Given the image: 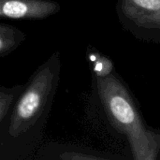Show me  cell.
I'll use <instances>...</instances> for the list:
<instances>
[{"label":"cell","instance_id":"6da1fadb","mask_svg":"<svg viewBox=\"0 0 160 160\" xmlns=\"http://www.w3.org/2000/svg\"><path fill=\"white\" fill-rule=\"evenodd\" d=\"M94 77L104 113L112 128L127 138L132 158L157 159L160 153V130L145 123L140 105L128 84L114 70Z\"/></svg>","mask_w":160,"mask_h":160},{"label":"cell","instance_id":"7a4b0ae2","mask_svg":"<svg viewBox=\"0 0 160 160\" xmlns=\"http://www.w3.org/2000/svg\"><path fill=\"white\" fill-rule=\"evenodd\" d=\"M52 63V57L38 68L17 101L10 119L9 129L13 133H22L36 123L52 99L58 81V70Z\"/></svg>","mask_w":160,"mask_h":160},{"label":"cell","instance_id":"3957f363","mask_svg":"<svg viewBox=\"0 0 160 160\" xmlns=\"http://www.w3.org/2000/svg\"><path fill=\"white\" fill-rule=\"evenodd\" d=\"M116 13L137 39L160 44V0H117Z\"/></svg>","mask_w":160,"mask_h":160},{"label":"cell","instance_id":"277c9868","mask_svg":"<svg viewBox=\"0 0 160 160\" xmlns=\"http://www.w3.org/2000/svg\"><path fill=\"white\" fill-rule=\"evenodd\" d=\"M60 5L52 0H0V18L40 20L58 12Z\"/></svg>","mask_w":160,"mask_h":160},{"label":"cell","instance_id":"5b68a950","mask_svg":"<svg viewBox=\"0 0 160 160\" xmlns=\"http://www.w3.org/2000/svg\"><path fill=\"white\" fill-rule=\"evenodd\" d=\"M22 41V33L12 26L0 23V56L14 50Z\"/></svg>","mask_w":160,"mask_h":160},{"label":"cell","instance_id":"8992f818","mask_svg":"<svg viewBox=\"0 0 160 160\" xmlns=\"http://www.w3.org/2000/svg\"><path fill=\"white\" fill-rule=\"evenodd\" d=\"M88 58L92 65V71L96 76H103L113 70L112 61L96 51L90 52L88 53Z\"/></svg>","mask_w":160,"mask_h":160},{"label":"cell","instance_id":"52a82bcc","mask_svg":"<svg viewBox=\"0 0 160 160\" xmlns=\"http://www.w3.org/2000/svg\"><path fill=\"white\" fill-rule=\"evenodd\" d=\"M7 105H8L7 98H1V97H0V121H1V119L3 118V116H4V114H5V112H6L7 109H8V108H7Z\"/></svg>","mask_w":160,"mask_h":160}]
</instances>
